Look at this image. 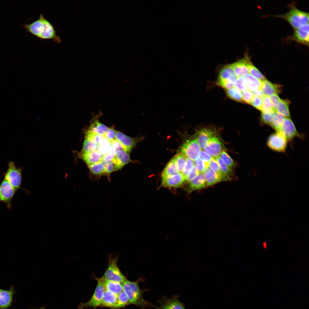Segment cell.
Segmentation results:
<instances>
[{
    "mask_svg": "<svg viewBox=\"0 0 309 309\" xmlns=\"http://www.w3.org/2000/svg\"><path fill=\"white\" fill-rule=\"evenodd\" d=\"M16 191L4 177L0 185V201L6 204L9 209L12 207L11 201Z\"/></svg>",
    "mask_w": 309,
    "mask_h": 309,
    "instance_id": "9",
    "label": "cell"
},
{
    "mask_svg": "<svg viewBox=\"0 0 309 309\" xmlns=\"http://www.w3.org/2000/svg\"><path fill=\"white\" fill-rule=\"evenodd\" d=\"M199 158L206 163H209L212 158L209 155L203 150H201Z\"/></svg>",
    "mask_w": 309,
    "mask_h": 309,
    "instance_id": "56",
    "label": "cell"
},
{
    "mask_svg": "<svg viewBox=\"0 0 309 309\" xmlns=\"http://www.w3.org/2000/svg\"><path fill=\"white\" fill-rule=\"evenodd\" d=\"M117 296V302L113 309H119L130 304L128 297L123 291L121 292Z\"/></svg>",
    "mask_w": 309,
    "mask_h": 309,
    "instance_id": "37",
    "label": "cell"
},
{
    "mask_svg": "<svg viewBox=\"0 0 309 309\" xmlns=\"http://www.w3.org/2000/svg\"><path fill=\"white\" fill-rule=\"evenodd\" d=\"M199 173V171L194 165L189 174L186 177V180L189 182L196 177Z\"/></svg>",
    "mask_w": 309,
    "mask_h": 309,
    "instance_id": "55",
    "label": "cell"
},
{
    "mask_svg": "<svg viewBox=\"0 0 309 309\" xmlns=\"http://www.w3.org/2000/svg\"><path fill=\"white\" fill-rule=\"evenodd\" d=\"M235 74L231 64L226 65L220 70L217 79H225Z\"/></svg>",
    "mask_w": 309,
    "mask_h": 309,
    "instance_id": "34",
    "label": "cell"
},
{
    "mask_svg": "<svg viewBox=\"0 0 309 309\" xmlns=\"http://www.w3.org/2000/svg\"><path fill=\"white\" fill-rule=\"evenodd\" d=\"M241 92L243 103L250 104L254 96L252 93L249 90Z\"/></svg>",
    "mask_w": 309,
    "mask_h": 309,
    "instance_id": "50",
    "label": "cell"
},
{
    "mask_svg": "<svg viewBox=\"0 0 309 309\" xmlns=\"http://www.w3.org/2000/svg\"><path fill=\"white\" fill-rule=\"evenodd\" d=\"M226 92L227 96L229 98L238 102L243 103L241 92L235 87L226 90Z\"/></svg>",
    "mask_w": 309,
    "mask_h": 309,
    "instance_id": "35",
    "label": "cell"
},
{
    "mask_svg": "<svg viewBox=\"0 0 309 309\" xmlns=\"http://www.w3.org/2000/svg\"><path fill=\"white\" fill-rule=\"evenodd\" d=\"M270 100L272 107L275 111L276 109L279 104L281 99L277 94H274L268 96Z\"/></svg>",
    "mask_w": 309,
    "mask_h": 309,
    "instance_id": "53",
    "label": "cell"
},
{
    "mask_svg": "<svg viewBox=\"0 0 309 309\" xmlns=\"http://www.w3.org/2000/svg\"><path fill=\"white\" fill-rule=\"evenodd\" d=\"M250 104L256 109L261 111L262 106V99L259 97L254 96Z\"/></svg>",
    "mask_w": 309,
    "mask_h": 309,
    "instance_id": "54",
    "label": "cell"
},
{
    "mask_svg": "<svg viewBox=\"0 0 309 309\" xmlns=\"http://www.w3.org/2000/svg\"><path fill=\"white\" fill-rule=\"evenodd\" d=\"M44 309V307H42L40 308H32V309Z\"/></svg>",
    "mask_w": 309,
    "mask_h": 309,
    "instance_id": "58",
    "label": "cell"
},
{
    "mask_svg": "<svg viewBox=\"0 0 309 309\" xmlns=\"http://www.w3.org/2000/svg\"><path fill=\"white\" fill-rule=\"evenodd\" d=\"M159 302L160 306L156 307L159 309H185L183 303L179 300L176 296L170 298L163 297Z\"/></svg>",
    "mask_w": 309,
    "mask_h": 309,
    "instance_id": "15",
    "label": "cell"
},
{
    "mask_svg": "<svg viewBox=\"0 0 309 309\" xmlns=\"http://www.w3.org/2000/svg\"><path fill=\"white\" fill-rule=\"evenodd\" d=\"M288 140L280 132L276 131L268 137L267 140L268 146L272 150L278 152H286Z\"/></svg>",
    "mask_w": 309,
    "mask_h": 309,
    "instance_id": "6",
    "label": "cell"
},
{
    "mask_svg": "<svg viewBox=\"0 0 309 309\" xmlns=\"http://www.w3.org/2000/svg\"><path fill=\"white\" fill-rule=\"evenodd\" d=\"M215 158L217 161L219 168L222 173L225 175L230 178L229 176L231 175L232 174V172L230 169L223 162L219 156Z\"/></svg>",
    "mask_w": 309,
    "mask_h": 309,
    "instance_id": "43",
    "label": "cell"
},
{
    "mask_svg": "<svg viewBox=\"0 0 309 309\" xmlns=\"http://www.w3.org/2000/svg\"><path fill=\"white\" fill-rule=\"evenodd\" d=\"M275 112L267 113L262 112L260 118L261 124L270 126L272 123Z\"/></svg>",
    "mask_w": 309,
    "mask_h": 309,
    "instance_id": "44",
    "label": "cell"
},
{
    "mask_svg": "<svg viewBox=\"0 0 309 309\" xmlns=\"http://www.w3.org/2000/svg\"><path fill=\"white\" fill-rule=\"evenodd\" d=\"M112 161L119 169L131 161L130 154L122 149L116 150L114 157Z\"/></svg>",
    "mask_w": 309,
    "mask_h": 309,
    "instance_id": "17",
    "label": "cell"
},
{
    "mask_svg": "<svg viewBox=\"0 0 309 309\" xmlns=\"http://www.w3.org/2000/svg\"><path fill=\"white\" fill-rule=\"evenodd\" d=\"M262 99V106L261 111L267 113L274 112L269 97L264 95Z\"/></svg>",
    "mask_w": 309,
    "mask_h": 309,
    "instance_id": "40",
    "label": "cell"
},
{
    "mask_svg": "<svg viewBox=\"0 0 309 309\" xmlns=\"http://www.w3.org/2000/svg\"><path fill=\"white\" fill-rule=\"evenodd\" d=\"M145 279L140 277L136 281H130L127 279L122 284L123 291L127 295L130 304H134L144 309L146 308L154 307L153 304L146 301L143 297V293L147 289L142 290L139 287L138 283Z\"/></svg>",
    "mask_w": 309,
    "mask_h": 309,
    "instance_id": "2",
    "label": "cell"
},
{
    "mask_svg": "<svg viewBox=\"0 0 309 309\" xmlns=\"http://www.w3.org/2000/svg\"><path fill=\"white\" fill-rule=\"evenodd\" d=\"M261 89L265 95L269 96L273 94H278L280 93L281 91L282 86L266 80L262 81Z\"/></svg>",
    "mask_w": 309,
    "mask_h": 309,
    "instance_id": "20",
    "label": "cell"
},
{
    "mask_svg": "<svg viewBox=\"0 0 309 309\" xmlns=\"http://www.w3.org/2000/svg\"><path fill=\"white\" fill-rule=\"evenodd\" d=\"M249 90L253 92L261 89L262 81L251 74L247 73L243 76Z\"/></svg>",
    "mask_w": 309,
    "mask_h": 309,
    "instance_id": "23",
    "label": "cell"
},
{
    "mask_svg": "<svg viewBox=\"0 0 309 309\" xmlns=\"http://www.w3.org/2000/svg\"><path fill=\"white\" fill-rule=\"evenodd\" d=\"M222 150L221 142L219 138L215 136L211 138L204 149L205 151L213 158L219 156Z\"/></svg>",
    "mask_w": 309,
    "mask_h": 309,
    "instance_id": "14",
    "label": "cell"
},
{
    "mask_svg": "<svg viewBox=\"0 0 309 309\" xmlns=\"http://www.w3.org/2000/svg\"><path fill=\"white\" fill-rule=\"evenodd\" d=\"M194 165L193 161L187 157L185 166L183 173L185 177V179L186 177L189 174Z\"/></svg>",
    "mask_w": 309,
    "mask_h": 309,
    "instance_id": "52",
    "label": "cell"
},
{
    "mask_svg": "<svg viewBox=\"0 0 309 309\" xmlns=\"http://www.w3.org/2000/svg\"><path fill=\"white\" fill-rule=\"evenodd\" d=\"M194 163L199 173H204L205 169L209 167V163H205L199 158L195 160Z\"/></svg>",
    "mask_w": 309,
    "mask_h": 309,
    "instance_id": "47",
    "label": "cell"
},
{
    "mask_svg": "<svg viewBox=\"0 0 309 309\" xmlns=\"http://www.w3.org/2000/svg\"><path fill=\"white\" fill-rule=\"evenodd\" d=\"M108 128V127L95 118L93 119L88 130L96 134L104 135Z\"/></svg>",
    "mask_w": 309,
    "mask_h": 309,
    "instance_id": "27",
    "label": "cell"
},
{
    "mask_svg": "<svg viewBox=\"0 0 309 309\" xmlns=\"http://www.w3.org/2000/svg\"><path fill=\"white\" fill-rule=\"evenodd\" d=\"M248 53L247 50L243 58L231 64L234 74L237 77L243 76L248 73L249 67L252 62Z\"/></svg>",
    "mask_w": 309,
    "mask_h": 309,
    "instance_id": "11",
    "label": "cell"
},
{
    "mask_svg": "<svg viewBox=\"0 0 309 309\" xmlns=\"http://www.w3.org/2000/svg\"><path fill=\"white\" fill-rule=\"evenodd\" d=\"M201 150L197 138L187 141L181 148V152L193 161L199 157Z\"/></svg>",
    "mask_w": 309,
    "mask_h": 309,
    "instance_id": "12",
    "label": "cell"
},
{
    "mask_svg": "<svg viewBox=\"0 0 309 309\" xmlns=\"http://www.w3.org/2000/svg\"><path fill=\"white\" fill-rule=\"evenodd\" d=\"M79 157L87 164L94 163L102 160L103 156L97 151L85 152L83 151L79 153Z\"/></svg>",
    "mask_w": 309,
    "mask_h": 309,
    "instance_id": "19",
    "label": "cell"
},
{
    "mask_svg": "<svg viewBox=\"0 0 309 309\" xmlns=\"http://www.w3.org/2000/svg\"><path fill=\"white\" fill-rule=\"evenodd\" d=\"M14 293L13 287L7 290L0 288V309H7L11 306Z\"/></svg>",
    "mask_w": 309,
    "mask_h": 309,
    "instance_id": "18",
    "label": "cell"
},
{
    "mask_svg": "<svg viewBox=\"0 0 309 309\" xmlns=\"http://www.w3.org/2000/svg\"><path fill=\"white\" fill-rule=\"evenodd\" d=\"M309 23L294 30L293 34L284 39L287 43L295 41L299 44L308 47L309 43Z\"/></svg>",
    "mask_w": 309,
    "mask_h": 309,
    "instance_id": "7",
    "label": "cell"
},
{
    "mask_svg": "<svg viewBox=\"0 0 309 309\" xmlns=\"http://www.w3.org/2000/svg\"><path fill=\"white\" fill-rule=\"evenodd\" d=\"M21 171L22 169L17 167L13 162L10 161L8 163V168L4 177L7 179L16 191L21 187Z\"/></svg>",
    "mask_w": 309,
    "mask_h": 309,
    "instance_id": "8",
    "label": "cell"
},
{
    "mask_svg": "<svg viewBox=\"0 0 309 309\" xmlns=\"http://www.w3.org/2000/svg\"><path fill=\"white\" fill-rule=\"evenodd\" d=\"M178 172L174 159L173 158L168 162L163 171L161 174L162 178L172 175Z\"/></svg>",
    "mask_w": 309,
    "mask_h": 309,
    "instance_id": "29",
    "label": "cell"
},
{
    "mask_svg": "<svg viewBox=\"0 0 309 309\" xmlns=\"http://www.w3.org/2000/svg\"><path fill=\"white\" fill-rule=\"evenodd\" d=\"M117 295L105 290L100 306L109 307L113 309L117 302Z\"/></svg>",
    "mask_w": 309,
    "mask_h": 309,
    "instance_id": "22",
    "label": "cell"
},
{
    "mask_svg": "<svg viewBox=\"0 0 309 309\" xmlns=\"http://www.w3.org/2000/svg\"><path fill=\"white\" fill-rule=\"evenodd\" d=\"M102 161L104 164L106 175H108L111 173L119 170L118 167L112 161L108 162Z\"/></svg>",
    "mask_w": 309,
    "mask_h": 309,
    "instance_id": "46",
    "label": "cell"
},
{
    "mask_svg": "<svg viewBox=\"0 0 309 309\" xmlns=\"http://www.w3.org/2000/svg\"><path fill=\"white\" fill-rule=\"evenodd\" d=\"M187 157L183 153L177 154L174 157L179 172L182 173L186 164Z\"/></svg>",
    "mask_w": 309,
    "mask_h": 309,
    "instance_id": "33",
    "label": "cell"
},
{
    "mask_svg": "<svg viewBox=\"0 0 309 309\" xmlns=\"http://www.w3.org/2000/svg\"><path fill=\"white\" fill-rule=\"evenodd\" d=\"M104 137V135L96 134L88 130L85 133V138L99 144Z\"/></svg>",
    "mask_w": 309,
    "mask_h": 309,
    "instance_id": "42",
    "label": "cell"
},
{
    "mask_svg": "<svg viewBox=\"0 0 309 309\" xmlns=\"http://www.w3.org/2000/svg\"><path fill=\"white\" fill-rule=\"evenodd\" d=\"M21 26L27 32L41 40L51 39L58 43L61 41L54 25L41 13L37 20L30 23L21 24Z\"/></svg>",
    "mask_w": 309,
    "mask_h": 309,
    "instance_id": "1",
    "label": "cell"
},
{
    "mask_svg": "<svg viewBox=\"0 0 309 309\" xmlns=\"http://www.w3.org/2000/svg\"><path fill=\"white\" fill-rule=\"evenodd\" d=\"M252 92L254 96H256L260 98H262L264 95L261 89Z\"/></svg>",
    "mask_w": 309,
    "mask_h": 309,
    "instance_id": "57",
    "label": "cell"
},
{
    "mask_svg": "<svg viewBox=\"0 0 309 309\" xmlns=\"http://www.w3.org/2000/svg\"><path fill=\"white\" fill-rule=\"evenodd\" d=\"M197 139L198 143L202 150H204L209 141L213 136V132L210 130L204 128L198 132Z\"/></svg>",
    "mask_w": 309,
    "mask_h": 309,
    "instance_id": "21",
    "label": "cell"
},
{
    "mask_svg": "<svg viewBox=\"0 0 309 309\" xmlns=\"http://www.w3.org/2000/svg\"><path fill=\"white\" fill-rule=\"evenodd\" d=\"M288 7L289 10L286 13L272 16L285 19L289 23L294 30L309 23L308 12L299 9L297 8L295 2L289 4Z\"/></svg>",
    "mask_w": 309,
    "mask_h": 309,
    "instance_id": "3",
    "label": "cell"
},
{
    "mask_svg": "<svg viewBox=\"0 0 309 309\" xmlns=\"http://www.w3.org/2000/svg\"><path fill=\"white\" fill-rule=\"evenodd\" d=\"M116 130L112 128H108L104 134V137L110 142L116 139Z\"/></svg>",
    "mask_w": 309,
    "mask_h": 309,
    "instance_id": "51",
    "label": "cell"
},
{
    "mask_svg": "<svg viewBox=\"0 0 309 309\" xmlns=\"http://www.w3.org/2000/svg\"><path fill=\"white\" fill-rule=\"evenodd\" d=\"M264 246H264V247H266V243H264Z\"/></svg>",
    "mask_w": 309,
    "mask_h": 309,
    "instance_id": "59",
    "label": "cell"
},
{
    "mask_svg": "<svg viewBox=\"0 0 309 309\" xmlns=\"http://www.w3.org/2000/svg\"><path fill=\"white\" fill-rule=\"evenodd\" d=\"M203 173L207 186L212 185L222 181L219 176L212 171L209 167L205 169Z\"/></svg>",
    "mask_w": 309,
    "mask_h": 309,
    "instance_id": "24",
    "label": "cell"
},
{
    "mask_svg": "<svg viewBox=\"0 0 309 309\" xmlns=\"http://www.w3.org/2000/svg\"><path fill=\"white\" fill-rule=\"evenodd\" d=\"M97 281V284L93 294L90 299L88 302H82L79 304L78 308L80 309H84L86 308L91 307L94 309L100 306L101 304L104 293L105 290L103 279L94 277Z\"/></svg>",
    "mask_w": 309,
    "mask_h": 309,
    "instance_id": "5",
    "label": "cell"
},
{
    "mask_svg": "<svg viewBox=\"0 0 309 309\" xmlns=\"http://www.w3.org/2000/svg\"><path fill=\"white\" fill-rule=\"evenodd\" d=\"M234 87L241 92L248 90V87L243 76L237 77Z\"/></svg>",
    "mask_w": 309,
    "mask_h": 309,
    "instance_id": "45",
    "label": "cell"
},
{
    "mask_svg": "<svg viewBox=\"0 0 309 309\" xmlns=\"http://www.w3.org/2000/svg\"><path fill=\"white\" fill-rule=\"evenodd\" d=\"M98 144L88 139L85 138L83 144L82 150L85 152H92L97 151Z\"/></svg>",
    "mask_w": 309,
    "mask_h": 309,
    "instance_id": "38",
    "label": "cell"
},
{
    "mask_svg": "<svg viewBox=\"0 0 309 309\" xmlns=\"http://www.w3.org/2000/svg\"><path fill=\"white\" fill-rule=\"evenodd\" d=\"M189 183L190 187L193 190L200 189L207 186L203 173H199Z\"/></svg>",
    "mask_w": 309,
    "mask_h": 309,
    "instance_id": "25",
    "label": "cell"
},
{
    "mask_svg": "<svg viewBox=\"0 0 309 309\" xmlns=\"http://www.w3.org/2000/svg\"><path fill=\"white\" fill-rule=\"evenodd\" d=\"M220 157L223 162L230 169L234 165L233 159L225 151H223L220 154Z\"/></svg>",
    "mask_w": 309,
    "mask_h": 309,
    "instance_id": "48",
    "label": "cell"
},
{
    "mask_svg": "<svg viewBox=\"0 0 309 309\" xmlns=\"http://www.w3.org/2000/svg\"><path fill=\"white\" fill-rule=\"evenodd\" d=\"M284 118L282 115L275 112L270 126L276 131H279L283 124Z\"/></svg>",
    "mask_w": 309,
    "mask_h": 309,
    "instance_id": "36",
    "label": "cell"
},
{
    "mask_svg": "<svg viewBox=\"0 0 309 309\" xmlns=\"http://www.w3.org/2000/svg\"><path fill=\"white\" fill-rule=\"evenodd\" d=\"M290 103L289 101L287 100L281 99L275 112L280 114L284 117L290 118L289 108Z\"/></svg>",
    "mask_w": 309,
    "mask_h": 309,
    "instance_id": "28",
    "label": "cell"
},
{
    "mask_svg": "<svg viewBox=\"0 0 309 309\" xmlns=\"http://www.w3.org/2000/svg\"><path fill=\"white\" fill-rule=\"evenodd\" d=\"M279 131L283 134L288 141H291L296 137L303 139L304 137V135L298 132L294 123L290 118H284Z\"/></svg>",
    "mask_w": 309,
    "mask_h": 309,
    "instance_id": "10",
    "label": "cell"
},
{
    "mask_svg": "<svg viewBox=\"0 0 309 309\" xmlns=\"http://www.w3.org/2000/svg\"><path fill=\"white\" fill-rule=\"evenodd\" d=\"M209 167L212 171L219 176L222 181L229 180L231 179L222 173L215 158H212L209 162Z\"/></svg>",
    "mask_w": 309,
    "mask_h": 309,
    "instance_id": "32",
    "label": "cell"
},
{
    "mask_svg": "<svg viewBox=\"0 0 309 309\" xmlns=\"http://www.w3.org/2000/svg\"><path fill=\"white\" fill-rule=\"evenodd\" d=\"M237 78V77L233 75L225 79H217L216 83L218 86L226 90L234 86Z\"/></svg>",
    "mask_w": 309,
    "mask_h": 309,
    "instance_id": "31",
    "label": "cell"
},
{
    "mask_svg": "<svg viewBox=\"0 0 309 309\" xmlns=\"http://www.w3.org/2000/svg\"><path fill=\"white\" fill-rule=\"evenodd\" d=\"M154 307H155V308H156L157 309H159V308H157V307H156V306H155Z\"/></svg>",
    "mask_w": 309,
    "mask_h": 309,
    "instance_id": "60",
    "label": "cell"
},
{
    "mask_svg": "<svg viewBox=\"0 0 309 309\" xmlns=\"http://www.w3.org/2000/svg\"><path fill=\"white\" fill-rule=\"evenodd\" d=\"M248 73L261 81H263L266 80L264 76L253 65L252 62L249 66Z\"/></svg>",
    "mask_w": 309,
    "mask_h": 309,
    "instance_id": "41",
    "label": "cell"
},
{
    "mask_svg": "<svg viewBox=\"0 0 309 309\" xmlns=\"http://www.w3.org/2000/svg\"><path fill=\"white\" fill-rule=\"evenodd\" d=\"M115 136L116 139L123 146L124 150L129 154L138 140L137 138L131 137L116 130Z\"/></svg>",
    "mask_w": 309,
    "mask_h": 309,
    "instance_id": "16",
    "label": "cell"
},
{
    "mask_svg": "<svg viewBox=\"0 0 309 309\" xmlns=\"http://www.w3.org/2000/svg\"><path fill=\"white\" fill-rule=\"evenodd\" d=\"M116 149L111 144L110 149L107 153L103 156L102 160L105 162L112 161L114 158Z\"/></svg>",
    "mask_w": 309,
    "mask_h": 309,
    "instance_id": "49",
    "label": "cell"
},
{
    "mask_svg": "<svg viewBox=\"0 0 309 309\" xmlns=\"http://www.w3.org/2000/svg\"><path fill=\"white\" fill-rule=\"evenodd\" d=\"M87 165L92 174L99 176L106 175L104 164L102 161L94 163Z\"/></svg>",
    "mask_w": 309,
    "mask_h": 309,
    "instance_id": "30",
    "label": "cell"
},
{
    "mask_svg": "<svg viewBox=\"0 0 309 309\" xmlns=\"http://www.w3.org/2000/svg\"><path fill=\"white\" fill-rule=\"evenodd\" d=\"M111 145V142L104 137L98 144V152L102 155L106 154L108 151Z\"/></svg>",
    "mask_w": 309,
    "mask_h": 309,
    "instance_id": "39",
    "label": "cell"
},
{
    "mask_svg": "<svg viewBox=\"0 0 309 309\" xmlns=\"http://www.w3.org/2000/svg\"><path fill=\"white\" fill-rule=\"evenodd\" d=\"M103 279L105 290L116 295L123 291L122 284Z\"/></svg>",
    "mask_w": 309,
    "mask_h": 309,
    "instance_id": "26",
    "label": "cell"
},
{
    "mask_svg": "<svg viewBox=\"0 0 309 309\" xmlns=\"http://www.w3.org/2000/svg\"><path fill=\"white\" fill-rule=\"evenodd\" d=\"M108 268L102 278L105 280L122 284L127 278L118 266V255L114 253L110 254L108 256Z\"/></svg>",
    "mask_w": 309,
    "mask_h": 309,
    "instance_id": "4",
    "label": "cell"
},
{
    "mask_svg": "<svg viewBox=\"0 0 309 309\" xmlns=\"http://www.w3.org/2000/svg\"><path fill=\"white\" fill-rule=\"evenodd\" d=\"M185 180V177L183 173L178 172L174 175L162 178L161 185L165 187L177 188L182 185Z\"/></svg>",
    "mask_w": 309,
    "mask_h": 309,
    "instance_id": "13",
    "label": "cell"
}]
</instances>
